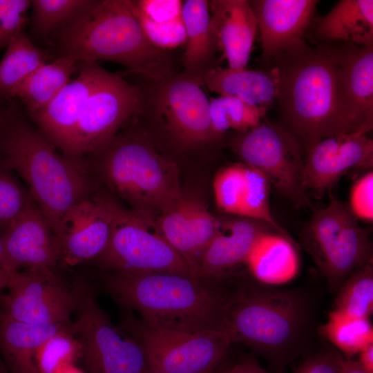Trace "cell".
Wrapping results in <instances>:
<instances>
[{"instance_id": "24", "label": "cell", "mask_w": 373, "mask_h": 373, "mask_svg": "<svg viewBox=\"0 0 373 373\" xmlns=\"http://www.w3.org/2000/svg\"><path fill=\"white\" fill-rule=\"evenodd\" d=\"M72 323L29 324L0 312V353L8 373H39L36 355L39 347L50 336L70 328Z\"/></svg>"}, {"instance_id": "43", "label": "cell", "mask_w": 373, "mask_h": 373, "mask_svg": "<svg viewBox=\"0 0 373 373\" xmlns=\"http://www.w3.org/2000/svg\"><path fill=\"white\" fill-rule=\"evenodd\" d=\"M343 356L332 349L310 355L294 373H340Z\"/></svg>"}, {"instance_id": "39", "label": "cell", "mask_w": 373, "mask_h": 373, "mask_svg": "<svg viewBox=\"0 0 373 373\" xmlns=\"http://www.w3.org/2000/svg\"><path fill=\"white\" fill-rule=\"evenodd\" d=\"M130 8L145 36L156 48L169 51L186 42V29L182 17L166 23H155L134 10L131 6Z\"/></svg>"}, {"instance_id": "16", "label": "cell", "mask_w": 373, "mask_h": 373, "mask_svg": "<svg viewBox=\"0 0 373 373\" xmlns=\"http://www.w3.org/2000/svg\"><path fill=\"white\" fill-rule=\"evenodd\" d=\"M113 199L97 188L91 196L66 213L57 237L60 265L75 267L91 263L104 251L111 236Z\"/></svg>"}, {"instance_id": "13", "label": "cell", "mask_w": 373, "mask_h": 373, "mask_svg": "<svg viewBox=\"0 0 373 373\" xmlns=\"http://www.w3.org/2000/svg\"><path fill=\"white\" fill-rule=\"evenodd\" d=\"M141 90L109 71L86 104L65 156L82 163L107 145L138 113Z\"/></svg>"}, {"instance_id": "42", "label": "cell", "mask_w": 373, "mask_h": 373, "mask_svg": "<svg viewBox=\"0 0 373 373\" xmlns=\"http://www.w3.org/2000/svg\"><path fill=\"white\" fill-rule=\"evenodd\" d=\"M130 6L149 20L166 23L182 17L180 0H128Z\"/></svg>"}, {"instance_id": "18", "label": "cell", "mask_w": 373, "mask_h": 373, "mask_svg": "<svg viewBox=\"0 0 373 373\" xmlns=\"http://www.w3.org/2000/svg\"><path fill=\"white\" fill-rule=\"evenodd\" d=\"M1 235L6 256L15 271H55L61 264L58 238L35 202Z\"/></svg>"}, {"instance_id": "46", "label": "cell", "mask_w": 373, "mask_h": 373, "mask_svg": "<svg viewBox=\"0 0 373 373\" xmlns=\"http://www.w3.org/2000/svg\"><path fill=\"white\" fill-rule=\"evenodd\" d=\"M340 373H368L357 361L352 358H344L342 361Z\"/></svg>"}, {"instance_id": "34", "label": "cell", "mask_w": 373, "mask_h": 373, "mask_svg": "<svg viewBox=\"0 0 373 373\" xmlns=\"http://www.w3.org/2000/svg\"><path fill=\"white\" fill-rule=\"evenodd\" d=\"M350 316L370 318L373 312V265H365L343 282L334 302V309Z\"/></svg>"}, {"instance_id": "50", "label": "cell", "mask_w": 373, "mask_h": 373, "mask_svg": "<svg viewBox=\"0 0 373 373\" xmlns=\"http://www.w3.org/2000/svg\"><path fill=\"white\" fill-rule=\"evenodd\" d=\"M142 373H166V372L156 371V370H151V369L147 367Z\"/></svg>"}, {"instance_id": "48", "label": "cell", "mask_w": 373, "mask_h": 373, "mask_svg": "<svg viewBox=\"0 0 373 373\" xmlns=\"http://www.w3.org/2000/svg\"><path fill=\"white\" fill-rule=\"evenodd\" d=\"M0 268L7 270V271H15L12 269L11 265L10 264L6 256L1 233H0Z\"/></svg>"}, {"instance_id": "9", "label": "cell", "mask_w": 373, "mask_h": 373, "mask_svg": "<svg viewBox=\"0 0 373 373\" xmlns=\"http://www.w3.org/2000/svg\"><path fill=\"white\" fill-rule=\"evenodd\" d=\"M119 327L141 347L149 368L166 373H218L232 341L223 329L186 332L151 327L122 307Z\"/></svg>"}, {"instance_id": "36", "label": "cell", "mask_w": 373, "mask_h": 373, "mask_svg": "<svg viewBox=\"0 0 373 373\" xmlns=\"http://www.w3.org/2000/svg\"><path fill=\"white\" fill-rule=\"evenodd\" d=\"M81 345L70 328L50 336L39 347L36 355L39 373H56L61 368L80 360Z\"/></svg>"}, {"instance_id": "10", "label": "cell", "mask_w": 373, "mask_h": 373, "mask_svg": "<svg viewBox=\"0 0 373 373\" xmlns=\"http://www.w3.org/2000/svg\"><path fill=\"white\" fill-rule=\"evenodd\" d=\"M77 296L73 330L81 345L86 373H142L148 366L138 343L115 326L102 309L90 285L76 277Z\"/></svg>"}, {"instance_id": "32", "label": "cell", "mask_w": 373, "mask_h": 373, "mask_svg": "<svg viewBox=\"0 0 373 373\" xmlns=\"http://www.w3.org/2000/svg\"><path fill=\"white\" fill-rule=\"evenodd\" d=\"M98 0H33L31 28L41 38L57 35L91 10Z\"/></svg>"}, {"instance_id": "19", "label": "cell", "mask_w": 373, "mask_h": 373, "mask_svg": "<svg viewBox=\"0 0 373 373\" xmlns=\"http://www.w3.org/2000/svg\"><path fill=\"white\" fill-rule=\"evenodd\" d=\"M154 221L161 235L185 258L198 278L200 257L220 229L221 221L201 202L184 194Z\"/></svg>"}, {"instance_id": "20", "label": "cell", "mask_w": 373, "mask_h": 373, "mask_svg": "<svg viewBox=\"0 0 373 373\" xmlns=\"http://www.w3.org/2000/svg\"><path fill=\"white\" fill-rule=\"evenodd\" d=\"M316 0H252L249 3L260 32L262 58L271 61L303 38L313 19Z\"/></svg>"}, {"instance_id": "35", "label": "cell", "mask_w": 373, "mask_h": 373, "mask_svg": "<svg viewBox=\"0 0 373 373\" xmlns=\"http://www.w3.org/2000/svg\"><path fill=\"white\" fill-rule=\"evenodd\" d=\"M269 187L268 180L260 171L245 164V184L238 216L264 222L278 233L292 239L271 214Z\"/></svg>"}, {"instance_id": "30", "label": "cell", "mask_w": 373, "mask_h": 373, "mask_svg": "<svg viewBox=\"0 0 373 373\" xmlns=\"http://www.w3.org/2000/svg\"><path fill=\"white\" fill-rule=\"evenodd\" d=\"M52 52L37 47L24 31L7 46L0 61V96L8 95L39 67L51 60Z\"/></svg>"}, {"instance_id": "41", "label": "cell", "mask_w": 373, "mask_h": 373, "mask_svg": "<svg viewBox=\"0 0 373 373\" xmlns=\"http://www.w3.org/2000/svg\"><path fill=\"white\" fill-rule=\"evenodd\" d=\"M347 205L357 220H373V172L369 171L359 177L352 186Z\"/></svg>"}, {"instance_id": "51", "label": "cell", "mask_w": 373, "mask_h": 373, "mask_svg": "<svg viewBox=\"0 0 373 373\" xmlns=\"http://www.w3.org/2000/svg\"><path fill=\"white\" fill-rule=\"evenodd\" d=\"M6 116L2 113H0V128L6 119Z\"/></svg>"}, {"instance_id": "53", "label": "cell", "mask_w": 373, "mask_h": 373, "mask_svg": "<svg viewBox=\"0 0 373 373\" xmlns=\"http://www.w3.org/2000/svg\"><path fill=\"white\" fill-rule=\"evenodd\" d=\"M0 367H3V366H2L1 363V362H0Z\"/></svg>"}, {"instance_id": "15", "label": "cell", "mask_w": 373, "mask_h": 373, "mask_svg": "<svg viewBox=\"0 0 373 373\" xmlns=\"http://www.w3.org/2000/svg\"><path fill=\"white\" fill-rule=\"evenodd\" d=\"M356 132L326 137L305 148L302 186L305 193L321 198L349 171L373 167V140Z\"/></svg>"}, {"instance_id": "5", "label": "cell", "mask_w": 373, "mask_h": 373, "mask_svg": "<svg viewBox=\"0 0 373 373\" xmlns=\"http://www.w3.org/2000/svg\"><path fill=\"white\" fill-rule=\"evenodd\" d=\"M81 164L131 210L153 220L183 194L176 164L136 133L117 134Z\"/></svg>"}, {"instance_id": "26", "label": "cell", "mask_w": 373, "mask_h": 373, "mask_svg": "<svg viewBox=\"0 0 373 373\" xmlns=\"http://www.w3.org/2000/svg\"><path fill=\"white\" fill-rule=\"evenodd\" d=\"M182 17L186 35L182 73L202 86L204 74L215 67V54L218 50L212 30L208 1H184Z\"/></svg>"}, {"instance_id": "4", "label": "cell", "mask_w": 373, "mask_h": 373, "mask_svg": "<svg viewBox=\"0 0 373 373\" xmlns=\"http://www.w3.org/2000/svg\"><path fill=\"white\" fill-rule=\"evenodd\" d=\"M56 35L59 55L78 63L111 61L130 73L150 79L175 71L173 58L148 40L128 0H98Z\"/></svg>"}, {"instance_id": "33", "label": "cell", "mask_w": 373, "mask_h": 373, "mask_svg": "<svg viewBox=\"0 0 373 373\" xmlns=\"http://www.w3.org/2000/svg\"><path fill=\"white\" fill-rule=\"evenodd\" d=\"M213 131L220 138L229 129L240 133L260 124L267 111L237 98L220 96L209 100Z\"/></svg>"}, {"instance_id": "27", "label": "cell", "mask_w": 373, "mask_h": 373, "mask_svg": "<svg viewBox=\"0 0 373 373\" xmlns=\"http://www.w3.org/2000/svg\"><path fill=\"white\" fill-rule=\"evenodd\" d=\"M316 37L373 46V1L341 0L325 16L313 19Z\"/></svg>"}, {"instance_id": "21", "label": "cell", "mask_w": 373, "mask_h": 373, "mask_svg": "<svg viewBox=\"0 0 373 373\" xmlns=\"http://www.w3.org/2000/svg\"><path fill=\"white\" fill-rule=\"evenodd\" d=\"M345 104L358 129L373 127V46L328 44Z\"/></svg>"}, {"instance_id": "47", "label": "cell", "mask_w": 373, "mask_h": 373, "mask_svg": "<svg viewBox=\"0 0 373 373\" xmlns=\"http://www.w3.org/2000/svg\"><path fill=\"white\" fill-rule=\"evenodd\" d=\"M16 271H10L0 268V292L8 287Z\"/></svg>"}, {"instance_id": "12", "label": "cell", "mask_w": 373, "mask_h": 373, "mask_svg": "<svg viewBox=\"0 0 373 373\" xmlns=\"http://www.w3.org/2000/svg\"><path fill=\"white\" fill-rule=\"evenodd\" d=\"M138 112H151L170 134L192 146L216 141L211 122L209 100L201 86L175 70L157 79L142 77Z\"/></svg>"}, {"instance_id": "29", "label": "cell", "mask_w": 373, "mask_h": 373, "mask_svg": "<svg viewBox=\"0 0 373 373\" xmlns=\"http://www.w3.org/2000/svg\"><path fill=\"white\" fill-rule=\"evenodd\" d=\"M78 62L64 56L43 64L15 88L9 96L19 98L29 114L47 105L69 82Z\"/></svg>"}, {"instance_id": "3", "label": "cell", "mask_w": 373, "mask_h": 373, "mask_svg": "<svg viewBox=\"0 0 373 373\" xmlns=\"http://www.w3.org/2000/svg\"><path fill=\"white\" fill-rule=\"evenodd\" d=\"M0 162L25 182L57 238L66 213L97 189L81 163L57 153L21 118L6 117L0 128Z\"/></svg>"}, {"instance_id": "22", "label": "cell", "mask_w": 373, "mask_h": 373, "mask_svg": "<svg viewBox=\"0 0 373 373\" xmlns=\"http://www.w3.org/2000/svg\"><path fill=\"white\" fill-rule=\"evenodd\" d=\"M268 231H276L264 222L245 217L221 222L220 229L200 257L198 278L204 280L226 277L245 264L257 239Z\"/></svg>"}, {"instance_id": "14", "label": "cell", "mask_w": 373, "mask_h": 373, "mask_svg": "<svg viewBox=\"0 0 373 373\" xmlns=\"http://www.w3.org/2000/svg\"><path fill=\"white\" fill-rule=\"evenodd\" d=\"M0 292V312L17 321L34 325H53L71 321L77 296L55 271H17Z\"/></svg>"}, {"instance_id": "25", "label": "cell", "mask_w": 373, "mask_h": 373, "mask_svg": "<svg viewBox=\"0 0 373 373\" xmlns=\"http://www.w3.org/2000/svg\"><path fill=\"white\" fill-rule=\"evenodd\" d=\"M245 265L262 285L285 284L292 280L299 271L298 245L293 239L276 231L265 232L254 243Z\"/></svg>"}, {"instance_id": "37", "label": "cell", "mask_w": 373, "mask_h": 373, "mask_svg": "<svg viewBox=\"0 0 373 373\" xmlns=\"http://www.w3.org/2000/svg\"><path fill=\"white\" fill-rule=\"evenodd\" d=\"M34 202L28 189L0 162V233L9 228Z\"/></svg>"}, {"instance_id": "6", "label": "cell", "mask_w": 373, "mask_h": 373, "mask_svg": "<svg viewBox=\"0 0 373 373\" xmlns=\"http://www.w3.org/2000/svg\"><path fill=\"white\" fill-rule=\"evenodd\" d=\"M308 317L296 291L245 286L227 297L222 329L232 343H243L271 362H288L298 353Z\"/></svg>"}, {"instance_id": "17", "label": "cell", "mask_w": 373, "mask_h": 373, "mask_svg": "<svg viewBox=\"0 0 373 373\" xmlns=\"http://www.w3.org/2000/svg\"><path fill=\"white\" fill-rule=\"evenodd\" d=\"M80 71L44 107L30 114L39 131L64 155L91 94L108 70L97 62H79Z\"/></svg>"}, {"instance_id": "44", "label": "cell", "mask_w": 373, "mask_h": 373, "mask_svg": "<svg viewBox=\"0 0 373 373\" xmlns=\"http://www.w3.org/2000/svg\"><path fill=\"white\" fill-rule=\"evenodd\" d=\"M218 373H270L264 370L253 358L240 360L231 367L220 371Z\"/></svg>"}, {"instance_id": "11", "label": "cell", "mask_w": 373, "mask_h": 373, "mask_svg": "<svg viewBox=\"0 0 373 373\" xmlns=\"http://www.w3.org/2000/svg\"><path fill=\"white\" fill-rule=\"evenodd\" d=\"M234 149L244 164L260 171L296 208L310 207L302 186L305 147L285 126L263 119L241 132Z\"/></svg>"}, {"instance_id": "8", "label": "cell", "mask_w": 373, "mask_h": 373, "mask_svg": "<svg viewBox=\"0 0 373 373\" xmlns=\"http://www.w3.org/2000/svg\"><path fill=\"white\" fill-rule=\"evenodd\" d=\"M92 264L108 272H163L196 278L185 258L161 235L154 220L113 199L108 243Z\"/></svg>"}, {"instance_id": "28", "label": "cell", "mask_w": 373, "mask_h": 373, "mask_svg": "<svg viewBox=\"0 0 373 373\" xmlns=\"http://www.w3.org/2000/svg\"><path fill=\"white\" fill-rule=\"evenodd\" d=\"M202 84L220 96L235 97L266 111L276 102L277 81L271 70L215 66L204 74Z\"/></svg>"}, {"instance_id": "7", "label": "cell", "mask_w": 373, "mask_h": 373, "mask_svg": "<svg viewBox=\"0 0 373 373\" xmlns=\"http://www.w3.org/2000/svg\"><path fill=\"white\" fill-rule=\"evenodd\" d=\"M370 231L358 224L347 203L329 193L327 206L315 211L300 240L331 289L336 291L356 269L372 262Z\"/></svg>"}, {"instance_id": "31", "label": "cell", "mask_w": 373, "mask_h": 373, "mask_svg": "<svg viewBox=\"0 0 373 373\" xmlns=\"http://www.w3.org/2000/svg\"><path fill=\"white\" fill-rule=\"evenodd\" d=\"M320 334L347 358H352L373 343V327L370 318H358L332 309L320 326Z\"/></svg>"}, {"instance_id": "49", "label": "cell", "mask_w": 373, "mask_h": 373, "mask_svg": "<svg viewBox=\"0 0 373 373\" xmlns=\"http://www.w3.org/2000/svg\"><path fill=\"white\" fill-rule=\"evenodd\" d=\"M56 373H86V372L77 367L76 364H72L61 368Z\"/></svg>"}, {"instance_id": "40", "label": "cell", "mask_w": 373, "mask_h": 373, "mask_svg": "<svg viewBox=\"0 0 373 373\" xmlns=\"http://www.w3.org/2000/svg\"><path fill=\"white\" fill-rule=\"evenodd\" d=\"M31 6L30 0H0V50L24 31Z\"/></svg>"}, {"instance_id": "2", "label": "cell", "mask_w": 373, "mask_h": 373, "mask_svg": "<svg viewBox=\"0 0 373 373\" xmlns=\"http://www.w3.org/2000/svg\"><path fill=\"white\" fill-rule=\"evenodd\" d=\"M202 280L163 272L102 274L104 290L145 324L186 332L222 329L227 296Z\"/></svg>"}, {"instance_id": "52", "label": "cell", "mask_w": 373, "mask_h": 373, "mask_svg": "<svg viewBox=\"0 0 373 373\" xmlns=\"http://www.w3.org/2000/svg\"><path fill=\"white\" fill-rule=\"evenodd\" d=\"M0 373H8L6 370L3 369V367H0Z\"/></svg>"}, {"instance_id": "23", "label": "cell", "mask_w": 373, "mask_h": 373, "mask_svg": "<svg viewBox=\"0 0 373 373\" xmlns=\"http://www.w3.org/2000/svg\"><path fill=\"white\" fill-rule=\"evenodd\" d=\"M208 3L218 49L223 51L229 68H245L258 30L249 1L212 0Z\"/></svg>"}, {"instance_id": "38", "label": "cell", "mask_w": 373, "mask_h": 373, "mask_svg": "<svg viewBox=\"0 0 373 373\" xmlns=\"http://www.w3.org/2000/svg\"><path fill=\"white\" fill-rule=\"evenodd\" d=\"M245 164L235 163L220 169L213 180L217 207L222 211L238 216L245 184Z\"/></svg>"}, {"instance_id": "45", "label": "cell", "mask_w": 373, "mask_h": 373, "mask_svg": "<svg viewBox=\"0 0 373 373\" xmlns=\"http://www.w3.org/2000/svg\"><path fill=\"white\" fill-rule=\"evenodd\" d=\"M358 354L359 364L368 373H373V343L365 347Z\"/></svg>"}, {"instance_id": "1", "label": "cell", "mask_w": 373, "mask_h": 373, "mask_svg": "<svg viewBox=\"0 0 373 373\" xmlns=\"http://www.w3.org/2000/svg\"><path fill=\"white\" fill-rule=\"evenodd\" d=\"M271 61L280 122L305 148L326 137L363 132L345 104L328 44L312 47L302 38Z\"/></svg>"}]
</instances>
